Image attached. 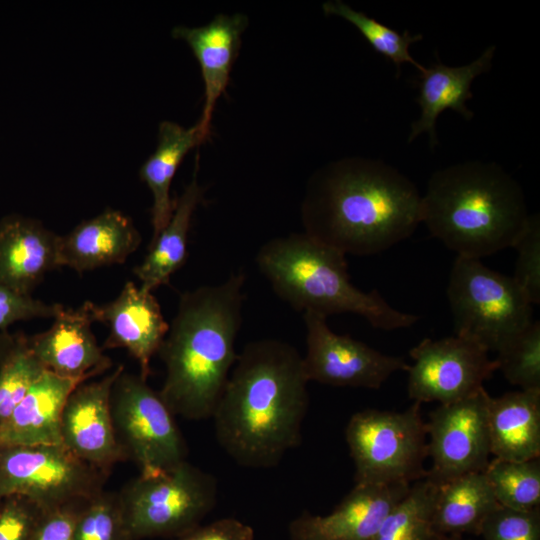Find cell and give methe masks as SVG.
<instances>
[{
  "mask_svg": "<svg viewBox=\"0 0 540 540\" xmlns=\"http://www.w3.org/2000/svg\"><path fill=\"white\" fill-rule=\"evenodd\" d=\"M411 485L355 484L327 515L304 511L288 526L290 540H371Z\"/></svg>",
  "mask_w": 540,
  "mask_h": 540,
  "instance_id": "obj_17",
  "label": "cell"
},
{
  "mask_svg": "<svg viewBox=\"0 0 540 540\" xmlns=\"http://www.w3.org/2000/svg\"><path fill=\"white\" fill-rule=\"evenodd\" d=\"M303 320L307 349L302 361L309 382L378 389L393 373L408 368L402 357L383 354L349 335L333 332L320 314L304 312Z\"/></svg>",
  "mask_w": 540,
  "mask_h": 540,
  "instance_id": "obj_13",
  "label": "cell"
},
{
  "mask_svg": "<svg viewBox=\"0 0 540 540\" xmlns=\"http://www.w3.org/2000/svg\"><path fill=\"white\" fill-rule=\"evenodd\" d=\"M455 335L498 352L532 320V303L513 277L457 256L447 285Z\"/></svg>",
  "mask_w": 540,
  "mask_h": 540,
  "instance_id": "obj_7",
  "label": "cell"
},
{
  "mask_svg": "<svg viewBox=\"0 0 540 540\" xmlns=\"http://www.w3.org/2000/svg\"><path fill=\"white\" fill-rule=\"evenodd\" d=\"M46 369L19 336L0 368V424L25 397Z\"/></svg>",
  "mask_w": 540,
  "mask_h": 540,
  "instance_id": "obj_31",
  "label": "cell"
},
{
  "mask_svg": "<svg viewBox=\"0 0 540 540\" xmlns=\"http://www.w3.org/2000/svg\"><path fill=\"white\" fill-rule=\"evenodd\" d=\"M483 473L499 505L515 510L539 508V458L510 461L494 457Z\"/></svg>",
  "mask_w": 540,
  "mask_h": 540,
  "instance_id": "obj_28",
  "label": "cell"
},
{
  "mask_svg": "<svg viewBox=\"0 0 540 540\" xmlns=\"http://www.w3.org/2000/svg\"><path fill=\"white\" fill-rule=\"evenodd\" d=\"M205 139L197 124L184 128L172 121L160 123L157 147L139 170L141 180L147 184L153 196L151 241L158 236L173 214L176 199L171 198L170 188L180 163L192 148Z\"/></svg>",
  "mask_w": 540,
  "mask_h": 540,
  "instance_id": "obj_25",
  "label": "cell"
},
{
  "mask_svg": "<svg viewBox=\"0 0 540 540\" xmlns=\"http://www.w3.org/2000/svg\"><path fill=\"white\" fill-rule=\"evenodd\" d=\"M517 250L512 276L532 304L540 303V219L530 215L527 225L514 245Z\"/></svg>",
  "mask_w": 540,
  "mask_h": 540,
  "instance_id": "obj_33",
  "label": "cell"
},
{
  "mask_svg": "<svg viewBox=\"0 0 540 540\" xmlns=\"http://www.w3.org/2000/svg\"><path fill=\"white\" fill-rule=\"evenodd\" d=\"M86 502L43 509L28 540H74L76 519Z\"/></svg>",
  "mask_w": 540,
  "mask_h": 540,
  "instance_id": "obj_37",
  "label": "cell"
},
{
  "mask_svg": "<svg viewBox=\"0 0 540 540\" xmlns=\"http://www.w3.org/2000/svg\"><path fill=\"white\" fill-rule=\"evenodd\" d=\"M495 49L494 45L487 47L478 58L466 65L447 66L435 61L420 73L416 102L421 114L411 125L409 143L420 134L427 133L430 146L435 147L438 144L436 121L445 110L458 112L466 120L473 118L474 113L466 106V102L473 97L471 85L476 77L491 69Z\"/></svg>",
  "mask_w": 540,
  "mask_h": 540,
  "instance_id": "obj_21",
  "label": "cell"
},
{
  "mask_svg": "<svg viewBox=\"0 0 540 540\" xmlns=\"http://www.w3.org/2000/svg\"><path fill=\"white\" fill-rule=\"evenodd\" d=\"M488 429L491 455L510 461L540 457V389L490 398Z\"/></svg>",
  "mask_w": 540,
  "mask_h": 540,
  "instance_id": "obj_23",
  "label": "cell"
},
{
  "mask_svg": "<svg viewBox=\"0 0 540 540\" xmlns=\"http://www.w3.org/2000/svg\"><path fill=\"white\" fill-rule=\"evenodd\" d=\"M141 234L124 213L107 208L60 236V267L78 273L125 263L140 246Z\"/></svg>",
  "mask_w": 540,
  "mask_h": 540,
  "instance_id": "obj_20",
  "label": "cell"
},
{
  "mask_svg": "<svg viewBox=\"0 0 540 540\" xmlns=\"http://www.w3.org/2000/svg\"><path fill=\"white\" fill-rule=\"evenodd\" d=\"M63 307L61 304H49L31 295L20 294L0 284V332L17 321L54 319Z\"/></svg>",
  "mask_w": 540,
  "mask_h": 540,
  "instance_id": "obj_35",
  "label": "cell"
},
{
  "mask_svg": "<svg viewBox=\"0 0 540 540\" xmlns=\"http://www.w3.org/2000/svg\"><path fill=\"white\" fill-rule=\"evenodd\" d=\"M80 383L45 370L0 424V446L62 445L61 413L68 396Z\"/></svg>",
  "mask_w": 540,
  "mask_h": 540,
  "instance_id": "obj_22",
  "label": "cell"
},
{
  "mask_svg": "<svg viewBox=\"0 0 540 540\" xmlns=\"http://www.w3.org/2000/svg\"><path fill=\"white\" fill-rule=\"evenodd\" d=\"M17 496L0 512V540H28L43 509L29 499Z\"/></svg>",
  "mask_w": 540,
  "mask_h": 540,
  "instance_id": "obj_36",
  "label": "cell"
},
{
  "mask_svg": "<svg viewBox=\"0 0 540 540\" xmlns=\"http://www.w3.org/2000/svg\"><path fill=\"white\" fill-rule=\"evenodd\" d=\"M499 506L483 472L436 484L432 527L438 535H479L487 516Z\"/></svg>",
  "mask_w": 540,
  "mask_h": 540,
  "instance_id": "obj_26",
  "label": "cell"
},
{
  "mask_svg": "<svg viewBox=\"0 0 540 540\" xmlns=\"http://www.w3.org/2000/svg\"><path fill=\"white\" fill-rule=\"evenodd\" d=\"M176 540H254L250 525L235 518H221L207 525H199Z\"/></svg>",
  "mask_w": 540,
  "mask_h": 540,
  "instance_id": "obj_38",
  "label": "cell"
},
{
  "mask_svg": "<svg viewBox=\"0 0 540 540\" xmlns=\"http://www.w3.org/2000/svg\"><path fill=\"white\" fill-rule=\"evenodd\" d=\"M436 484L426 477L411 484L371 540H433L432 512Z\"/></svg>",
  "mask_w": 540,
  "mask_h": 540,
  "instance_id": "obj_27",
  "label": "cell"
},
{
  "mask_svg": "<svg viewBox=\"0 0 540 540\" xmlns=\"http://www.w3.org/2000/svg\"><path fill=\"white\" fill-rule=\"evenodd\" d=\"M489 352L476 342L455 335L423 339L410 350L407 391L414 402L448 404L472 395L497 370Z\"/></svg>",
  "mask_w": 540,
  "mask_h": 540,
  "instance_id": "obj_11",
  "label": "cell"
},
{
  "mask_svg": "<svg viewBox=\"0 0 540 540\" xmlns=\"http://www.w3.org/2000/svg\"><path fill=\"white\" fill-rule=\"evenodd\" d=\"M110 407L117 442L139 473L167 471L186 461L188 449L175 416L139 374L125 368L119 373Z\"/></svg>",
  "mask_w": 540,
  "mask_h": 540,
  "instance_id": "obj_9",
  "label": "cell"
},
{
  "mask_svg": "<svg viewBox=\"0 0 540 540\" xmlns=\"http://www.w3.org/2000/svg\"><path fill=\"white\" fill-rule=\"evenodd\" d=\"M483 540H540V511L497 506L484 520Z\"/></svg>",
  "mask_w": 540,
  "mask_h": 540,
  "instance_id": "obj_34",
  "label": "cell"
},
{
  "mask_svg": "<svg viewBox=\"0 0 540 540\" xmlns=\"http://www.w3.org/2000/svg\"><path fill=\"white\" fill-rule=\"evenodd\" d=\"M322 7L326 15L339 16L355 26L374 51L394 63L397 76L403 63H410L420 73L425 71L426 67L418 63L409 50L412 44L423 39L421 34H411L408 30L400 33L340 0L327 1Z\"/></svg>",
  "mask_w": 540,
  "mask_h": 540,
  "instance_id": "obj_29",
  "label": "cell"
},
{
  "mask_svg": "<svg viewBox=\"0 0 540 540\" xmlns=\"http://www.w3.org/2000/svg\"><path fill=\"white\" fill-rule=\"evenodd\" d=\"M204 192L205 189L199 185L195 171L191 182L176 198L169 222L150 242L144 260L133 270L143 290L152 292L162 285H168L172 275L186 261L192 217L203 201Z\"/></svg>",
  "mask_w": 540,
  "mask_h": 540,
  "instance_id": "obj_24",
  "label": "cell"
},
{
  "mask_svg": "<svg viewBox=\"0 0 540 540\" xmlns=\"http://www.w3.org/2000/svg\"><path fill=\"white\" fill-rule=\"evenodd\" d=\"M308 382L291 344L272 338L247 343L211 417L220 447L239 466H277L301 442Z\"/></svg>",
  "mask_w": 540,
  "mask_h": 540,
  "instance_id": "obj_1",
  "label": "cell"
},
{
  "mask_svg": "<svg viewBox=\"0 0 540 540\" xmlns=\"http://www.w3.org/2000/svg\"><path fill=\"white\" fill-rule=\"evenodd\" d=\"M422 195L394 167L347 159L311 182L303 204L305 233L352 255H372L409 238L421 223Z\"/></svg>",
  "mask_w": 540,
  "mask_h": 540,
  "instance_id": "obj_2",
  "label": "cell"
},
{
  "mask_svg": "<svg viewBox=\"0 0 540 540\" xmlns=\"http://www.w3.org/2000/svg\"><path fill=\"white\" fill-rule=\"evenodd\" d=\"M90 311L94 322H101L109 329L102 348L126 349L137 361L139 375L148 380L151 360L169 330L152 292L128 281L114 300L102 305L90 301Z\"/></svg>",
  "mask_w": 540,
  "mask_h": 540,
  "instance_id": "obj_15",
  "label": "cell"
},
{
  "mask_svg": "<svg viewBox=\"0 0 540 540\" xmlns=\"http://www.w3.org/2000/svg\"><path fill=\"white\" fill-rule=\"evenodd\" d=\"M74 540H130L118 492L103 490L82 506Z\"/></svg>",
  "mask_w": 540,
  "mask_h": 540,
  "instance_id": "obj_32",
  "label": "cell"
},
{
  "mask_svg": "<svg viewBox=\"0 0 540 540\" xmlns=\"http://www.w3.org/2000/svg\"><path fill=\"white\" fill-rule=\"evenodd\" d=\"M60 236L39 220L10 215L0 221V284L25 295L59 264Z\"/></svg>",
  "mask_w": 540,
  "mask_h": 540,
  "instance_id": "obj_18",
  "label": "cell"
},
{
  "mask_svg": "<svg viewBox=\"0 0 540 540\" xmlns=\"http://www.w3.org/2000/svg\"><path fill=\"white\" fill-rule=\"evenodd\" d=\"M497 370L520 390L540 389V323L532 321L498 352Z\"/></svg>",
  "mask_w": 540,
  "mask_h": 540,
  "instance_id": "obj_30",
  "label": "cell"
},
{
  "mask_svg": "<svg viewBox=\"0 0 540 540\" xmlns=\"http://www.w3.org/2000/svg\"><path fill=\"white\" fill-rule=\"evenodd\" d=\"M123 369L119 365L100 379L78 384L68 396L60 418L62 445L108 473L117 463L127 461L116 439L110 407L112 385Z\"/></svg>",
  "mask_w": 540,
  "mask_h": 540,
  "instance_id": "obj_14",
  "label": "cell"
},
{
  "mask_svg": "<svg viewBox=\"0 0 540 540\" xmlns=\"http://www.w3.org/2000/svg\"><path fill=\"white\" fill-rule=\"evenodd\" d=\"M484 387L461 400L440 404L426 423L428 456L432 466L426 478L435 484L483 472L491 455L488 406Z\"/></svg>",
  "mask_w": 540,
  "mask_h": 540,
  "instance_id": "obj_12",
  "label": "cell"
},
{
  "mask_svg": "<svg viewBox=\"0 0 540 540\" xmlns=\"http://www.w3.org/2000/svg\"><path fill=\"white\" fill-rule=\"evenodd\" d=\"M433 540H464L457 535H437Z\"/></svg>",
  "mask_w": 540,
  "mask_h": 540,
  "instance_id": "obj_39",
  "label": "cell"
},
{
  "mask_svg": "<svg viewBox=\"0 0 540 540\" xmlns=\"http://www.w3.org/2000/svg\"><path fill=\"white\" fill-rule=\"evenodd\" d=\"M245 279L242 272L232 273L221 283L180 295L158 351L165 366L158 392L174 416L212 417L238 357L235 343L242 325Z\"/></svg>",
  "mask_w": 540,
  "mask_h": 540,
  "instance_id": "obj_3",
  "label": "cell"
},
{
  "mask_svg": "<svg viewBox=\"0 0 540 540\" xmlns=\"http://www.w3.org/2000/svg\"><path fill=\"white\" fill-rule=\"evenodd\" d=\"M118 493L130 540L178 538L215 507L217 481L186 460L167 471L139 473Z\"/></svg>",
  "mask_w": 540,
  "mask_h": 540,
  "instance_id": "obj_6",
  "label": "cell"
},
{
  "mask_svg": "<svg viewBox=\"0 0 540 540\" xmlns=\"http://www.w3.org/2000/svg\"><path fill=\"white\" fill-rule=\"evenodd\" d=\"M90 301L77 308H65L45 331L27 338V343L42 366L58 376L91 380L109 370L111 359L97 343Z\"/></svg>",
  "mask_w": 540,
  "mask_h": 540,
  "instance_id": "obj_16",
  "label": "cell"
},
{
  "mask_svg": "<svg viewBox=\"0 0 540 540\" xmlns=\"http://www.w3.org/2000/svg\"><path fill=\"white\" fill-rule=\"evenodd\" d=\"M529 217L518 182L492 162L438 170L422 196L421 222L461 257L481 259L514 247Z\"/></svg>",
  "mask_w": 540,
  "mask_h": 540,
  "instance_id": "obj_4",
  "label": "cell"
},
{
  "mask_svg": "<svg viewBox=\"0 0 540 540\" xmlns=\"http://www.w3.org/2000/svg\"><path fill=\"white\" fill-rule=\"evenodd\" d=\"M421 403L403 412L365 409L351 416L345 438L355 484L411 485L426 477L427 431Z\"/></svg>",
  "mask_w": 540,
  "mask_h": 540,
  "instance_id": "obj_8",
  "label": "cell"
},
{
  "mask_svg": "<svg viewBox=\"0 0 540 540\" xmlns=\"http://www.w3.org/2000/svg\"><path fill=\"white\" fill-rule=\"evenodd\" d=\"M109 473L63 445L0 446V495H18L42 509L83 503L104 490Z\"/></svg>",
  "mask_w": 540,
  "mask_h": 540,
  "instance_id": "obj_10",
  "label": "cell"
},
{
  "mask_svg": "<svg viewBox=\"0 0 540 540\" xmlns=\"http://www.w3.org/2000/svg\"><path fill=\"white\" fill-rule=\"evenodd\" d=\"M247 23V16L241 13L218 14L204 26H177L172 30L173 37L187 42L201 68L205 103L197 125L206 138L216 102L228 85Z\"/></svg>",
  "mask_w": 540,
  "mask_h": 540,
  "instance_id": "obj_19",
  "label": "cell"
},
{
  "mask_svg": "<svg viewBox=\"0 0 540 540\" xmlns=\"http://www.w3.org/2000/svg\"><path fill=\"white\" fill-rule=\"evenodd\" d=\"M255 260L275 294L296 311L326 318L353 313L386 331L408 328L419 319L392 307L377 290L357 288L345 254L305 232L270 239Z\"/></svg>",
  "mask_w": 540,
  "mask_h": 540,
  "instance_id": "obj_5",
  "label": "cell"
}]
</instances>
